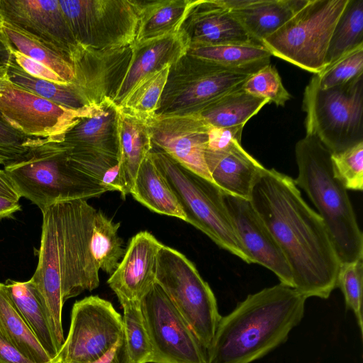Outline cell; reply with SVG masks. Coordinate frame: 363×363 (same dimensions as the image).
Wrapping results in <instances>:
<instances>
[{"mask_svg": "<svg viewBox=\"0 0 363 363\" xmlns=\"http://www.w3.org/2000/svg\"><path fill=\"white\" fill-rule=\"evenodd\" d=\"M172 65L167 64L142 78L118 107L143 119L157 112Z\"/></svg>", "mask_w": 363, "mask_h": 363, "instance_id": "obj_35", "label": "cell"}, {"mask_svg": "<svg viewBox=\"0 0 363 363\" xmlns=\"http://www.w3.org/2000/svg\"><path fill=\"white\" fill-rule=\"evenodd\" d=\"M251 38L257 43L276 32L308 0H223Z\"/></svg>", "mask_w": 363, "mask_h": 363, "instance_id": "obj_22", "label": "cell"}, {"mask_svg": "<svg viewBox=\"0 0 363 363\" xmlns=\"http://www.w3.org/2000/svg\"><path fill=\"white\" fill-rule=\"evenodd\" d=\"M21 209V206L18 201L0 196V219L11 217Z\"/></svg>", "mask_w": 363, "mask_h": 363, "instance_id": "obj_48", "label": "cell"}, {"mask_svg": "<svg viewBox=\"0 0 363 363\" xmlns=\"http://www.w3.org/2000/svg\"><path fill=\"white\" fill-rule=\"evenodd\" d=\"M162 243L147 231L130 240L118 267L107 283L121 304L140 302L155 283L157 255Z\"/></svg>", "mask_w": 363, "mask_h": 363, "instance_id": "obj_19", "label": "cell"}, {"mask_svg": "<svg viewBox=\"0 0 363 363\" xmlns=\"http://www.w3.org/2000/svg\"><path fill=\"white\" fill-rule=\"evenodd\" d=\"M118 108L111 99H105L92 113L82 117L69 128L62 143L70 148L94 150L118 157Z\"/></svg>", "mask_w": 363, "mask_h": 363, "instance_id": "obj_23", "label": "cell"}, {"mask_svg": "<svg viewBox=\"0 0 363 363\" xmlns=\"http://www.w3.org/2000/svg\"><path fill=\"white\" fill-rule=\"evenodd\" d=\"M150 152L181 205L185 221L202 231L220 247L247 264H253L233 228L223 191L164 152L152 147Z\"/></svg>", "mask_w": 363, "mask_h": 363, "instance_id": "obj_6", "label": "cell"}, {"mask_svg": "<svg viewBox=\"0 0 363 363\" xmlns=\"http://www.w3.org/2000/svg\"><path fill=\"white\" fill-rule=\"evenodd\" d=\"M7 66L0 65V84L6 77Z\"/></svg>", "mask_w": 363, "mask_h": 363, "instance_id": "obj_50", "label": "cell"}, {"mask_svg": "<svg viewBox=\"0 0 363 363\" xmlns=\"http://www.w3.org/2000/svg\"><path fill=\"white\" fill-rule=\"evenodd\" d=\"M244 126L216 128L210 126L206 150L218 152L228 149L235 141L241 142Z\"/></svg>", "mask_w": 363, "mask_h": 363, "instance_id": "obj_44", "label": "cell"}, {"mask_svg": "<svg viewBox=\"0 0 363 363\" xmlns=\"http://www.w3.org/2000/svg\"><path fill=\"white\" fill-rule=\"evenodd\" d=\"M224 201L233 228L253 264L266 267L281 283L294 288L289 265L250 200L224 193Z\"/></svg>", "mask_w": 363, "mask_h": 363, "instance_id": "obj_17", "label": "cell"}, {"mask_svg": "<svg viewBox=\"0 0 363 363\" xmlns=\"http://www.w3.org/2000/svg\"><path fill=\"white\" fill-rule=\"evenodd\" d=\"M316 75L321 89L342 85L363 75V45L347 52Z\"/></svg>", "mask_w": 363, "mask_h": 363, "instance_id": "obj_40", "label": "cell"}, {"mask_svg": "<svg viewBox=\"0 0 363 363\" xmlns=\"http://www.w3.org/2000/svg\"><path fill=\"white\" fill-rule=\"evenodd\" d=\"M98 106L75 111L26 91L7 77L0 84V119L29 138L62 142L69 128Z\"/></svg>", "mask_w": 363, "mask_h": 363, "instance_id": "obj_14", "label": "cell"}, {"mask_svg": "<svg viewBox=\"0 0 363 363\" xmlns=\"http://www.w3.org/2000/svg\"><path fill=\"white\" fill-rule=\"evenodd\" d=\"M187 53L231 69L258 70L270 63L271 53L259 44H230L189 48Z\"/></svg>", "mask_w": 363, "mask_h": 363, "instance_id": "obj_32", "label": "cell"}, {"mask_svg": "<svg viewBox=\"0 0 363 363\" xmlns=\"http://www.w3.org/2000/svg\"><path fill=\"white\" fill-rule=\"evenodd\" d=\"M302 189L322 218L340 264L363 257V234L347 190L334 174L331 152L314 135H306L295 145Z\"/></svg>", "mask_w": 363, "mask_h": 363, "instance_id": "obj_4", "label": "cell"}, {"mask_svg": "<svg viewBox=\"0 0 363 363\" xmlns=\"http://www.w3.org/2000/svg\"><path fill=\"white\" fill-rule=\"evenodd\" d=\"M20 197L42 211L62 201L99 197L106 189L74 167L62 142L40 138L18 160L4 167Z\"/></svg>", "mask_w": 363, "mask_h": 363, "instance_id": "obj_5", "label": "cell"}, {"mask_svg": "<svg viewBox=\"0 0 363 363\" xmlns=\"http://www.w3.org/2000/svg\"><path fill=\"white\" fill-rule=\"evenodd\" d=\"M250 200L279 245L294 288L306 298H328L337 287L340 262L322 218L303 199L294 179L265 168Z\"/></svg>", "mask_w": 363, "mask_h": 363, "instance_id": "obj_1", "label": "cell"}, {"mask_svg": "<svg viewBox=\"0 0 363 363\" xmlns=\"http://www.w3.org/2000/svg\"><path fill=\"white\" fill-rule=\"evenodd\" d=\"M269 103L267 99L252 95L240 87L223 95L199 114L212 127L245 126Z\"/></svg>", "mask_w": 363, "mask_h": 363, "instance_id": "obj_29", "label": "cell"}, {"mask_svg": "<svg viewBox=\"0 0 363 363\" xmlns=\"http://www.w3.org/2000/svg\"><path fill=\"white\" fill-rule=\"evenodd\" d=\"M11 58L12 55L9 43L0 29V65H9Z\"/></svg>", "mask_w": 363, "mask_h": 363, "instance_id": "obj_49", "label": "cell"}, {"mask_svg": "<svg viewBox=\"0 0 363 363\" xmlns=\"http://www.w3.org/2000/svg\"><path fill=\"white\" fill-rule=\"evenodd\" d=\"M38 139L24 135L0 119V164L4 167L18 160Z\"/></svg>", "mask_w": 363, "mask_h": 363, "instance_id": "obj_42", "label": "cell"}, {"mask_svg": "<svg viewBox=\"0 0 363 363\" xmlns=\"http://www.w3.org/2000/svg\"><path fill=\"white\" fill-rule=\"evenodd\" d=\"M130 194L155 213L186 220L181 205L157 167L150 152L140 165Z\"/></svg>", "mask_w": 363, "mask_h": 363, "instance_id": "obj_26", "label": "cell"}, {"mask_svg": "<svg viewBox=\"0 0 363 363\" xmlns=\"http://www.w3.org/2000/svg\"><path fill=\"white\" fill-rule=\"evenodd\" d=\"M11 55L16 63L30 75L58 84H69L43 64L26 56L10 45Z\"/></svg>", "mask_w": 363, "mask_h": 363, "instance_id": "obj_43", "label": "cell"}, {"mask_svg": "<svg viewBox=\"0 0 363 363\" xmlns=\"http://www.w3.org/2000/svg\"><path fill=\"white\" fill-rule=\"evenodd\" d=\"M205 161L212 182L223 193L249 200L255 182L265 169L238 140L223 151L206 150Z\"/></svg>", "mask_w": 363, "mask_h": 363, "instance_id": "obj_21", "label": "cell"}, {"mask_svg": "<svg viewBox=\"0 0 363 363\" xmlns=\"http://www.w3.org/2000/svg\"><path fill=\"white\" fill-rule=\"evenodd\" d=\"M96 209L85 199L54 203L43 210L38 262L30 279L60 351L65 338V302L99 285V268L90 251Z\"/></svg>", "mask_w": 363, "mask_h": 363, "instance_id": "obj_2", "label": "cell"}, {"mask_svg": "<svg viewBox=\"0 0 363 363\" xmlns=\"http://www.w3.org/2000/svg\"><path fill=\"white\" fill-rule=\"evenodd\" d=\"M137 2L138 24L133 45L179 32L193 0H145Z\"/></svg>", "mask_w": 363, "mask_h": 363, "instance_id": "obj_25", "label": "cell"}, {"mask_svg": "<svg viewBox=\"0 0 363 363\" xmlns=\"http://www.w3.org/2000/svg\"><path fill=\"white\" fill-rule=\"evenodd\" d=\"M121 305L123 309V335L131 363L152 362V349L140 302H126Z\"/></svg>", "mask_w": 363, "mask_h": 363, "instance_id": "obj_37", "label": "cell"}, {"mask_svg": "<svg viewBox=\"0 0 363 363\" xmlns=\"http://www.w3.org/2000/svg\"><path fill=\"white\" fill-rule=\"evenodd\" d=\"M123 334V318L112 303L98 296L76 301L59 363H92L104 357Z\"/></svg>", "mask_w": 363, "mask_h": 363, "instance_id": "obj_12", "label": "cell"}, {"mask_svg": "<svg viewBox=\"0 0 363 363\" xmlns=\"http://www.w3.org/2000/svg\"><path fill=\"white\" fill-rule=\"evenodd\" d=\"M348 0H308L305 6L273 34L262 41L277 57L318 74L335 24Z\"/></svg>", "mask_w": 363, "mask_h": 363, "instance_id": "obj_8", "label": "cell"}, {"mask_svg": "<svg viewBox=\"0 0 363 363\" xmlns=\"http://www.w3.org/2000/svg\"><path fill=\"white\" fill-rule=\"evenodd\" d=\"M0 29L13 48L43 64L66 82L74 81L73 64L64 52L8 23L0 21Z\"/></svg>", "mask_w": 363, "mask_h": 363, "instance_id": "obj_28", "label": "cell"}, {"mask_svg": "<svg viewBox=\"0 0 363 363\" xmlns=\"http://www.w3.org/2000/svg\"><path fill=\"white\" fill-rule=\"evenodd\" d=\"M155 279L206 350L222 317L208 284L185 255L164 245L157 252Z\"/></svg>", "mask_w": 363, "mask_h": 363, "instance_id": "obj_9", "label": "cell"}, {"mask_svg": "<svg viewBox=\"0 0 363 363\" xmlns=\"http://www.w3.org/2000/svg\"><path fill=\"white\" fill-rule=\"evenodd\" d=\"M120 223H115L101 211H96L92 223L90 251L98 267L110 276L125 254L118 235Z\"/></svg>", "mask_w": 363, "mask_h": 363, "instance_id": "obj_33", "label": "cell"}, {"mask_svg": "<svg viewBox=\"0 0 363 363\" xmlns=\"http://www.w3.org/2000/svg\"><path fill=\"white\" fill-rule=\"evenodd\" d=\"M306 298L279 283L249 294L221 317L206 363H251L283 344L304 315Z\"/></svg>", "mask_w": 363, "mask_h": 363, "instance_id": "obj_3", "label": "cell"}, {"mask_svg": "<svg viewBox=\"0 0 363 363\" xmlns=\"http://www.w3.org/2000/svg\"><path fill=\"white\" fill-rule=\"evenodd\" d=\"M0 363H34L16 348L0 331Z\"/></svg>", "mask_w": 363, "mask_h": 363, "instance_id": "obj_45", "label": "cell"}, {"mask_svg": "<svg viewBox=\"0 0 363 363\" xmlns=\"http://www.w3.org/2000/svg\"><path fill=\"white\" fill-rule=\"evenodd\" d=\"M92 363H131L128 354L124 335L123 334L116 345L104 357Z\"/></svg>", "mask_w": 363, "mask_h": 363, "instance_id": "obj_46", "label": "cell"}, {"mask_svg": "<svg viewBox=\"0 0 363 363\" xmlns=\"http://www.w3.org/2000/svg\"><path fill=\"white\" fill-rule=\"evenodd\" d=\"M334 174L347 190L363 189V141L331 154Z\"/></svg>", "mask_w": 363, "mask_h": 363, "instance_id": "obj_41", "label": "cell"}, {"mask_svg": "<svg viewBox=\"0 0 363 363\" xmlns=\"http://www.w3.org/2000/svg\"><path fill=\"white\" fill-rule=\"evenodd\" d=\"M179 31L187 41L189 49L259 44L251 38L223 0H193Z\"/></svg>", "mask_w": 363, "mask_h": 363, "instance_id": "obj_18", "label": "cell"}, {"mask_svg": "<svg viewBox=\"0 0 363 363\" xmlns=\"http://www.w3.org/2000/svg\"><path fill=\"white\" fill-rule=\"evenodd\" d=\"M67 147L68 159L74 167L91 177L108 191L121 192L118 157L94 150Z\"/></svg>", "mask_w": 363, "mask_h": 363, "instance_id": "obj_36", "label": "cell"}, {"mask_svg": "<svg viewBox=\"0 0 363 363\" xmlns=\"http://www.w3.org/2000/svg\"><path fill=\"white\" fill-rule=\"evenodd\" d=\"M153 363H206V350L155 281L140 301Z\"/></svg>", "mask_w": 363, "mask_h": 363, "instance_id": "obj_13", "label": "cell"}, {"mask_svg": "<svg viewBox=\"0 0 363 363\" xmlns=\"http://www.w3.org/2000/svg\"><path fill=\"white\" fill-rule=\"evenodd\" d=\"M116 133L121 186L120 193L125 199L130 192L140 164L153 146L146 120L120 107L118 108Z\"/></svg>", "mask_w": 363, "mask_h": 363, "instance_id": "obj_24", "label": "cell"}, {"mask_svg": "<svg viewBox=\"0 0 363 363\" xmlns=\"http://www.w3.org/2000/svg\"><path fill=\"white\" fill-rule=\"evenodd\" d=\"M0 21L60 50L72 64L86 50L75 40L58 0H0Z\"/></svg>", "mask_w": 363, "mask_h": 363, "instance_id": "obj_16", "label": "cell"}, {"mask_svg": "<svg viewBox=\"0 0 363 363\" xmlns=\"http://www.w3.org/2000/svg\"><path fill=\"white\" fill-rule=\"evenodd\" d=\"M75 40L87 50L130 47L135 40L136 0H58Z\"/></svg>", "mask_w": 363, "mask_h": 363, "instance_id": "obj_11", "label": "cell"}, {"mask_svg": "<svg viewBox=\"0 0 363 363\" xmlns=\"http://www.w3.org/2000/svg\"><path fill=\"white\" fill-rule=\"evenodd\" d=\"M6 77L16 86L67 109L84 111L96 106H89L72 83L58 84L34 77L22 69L13 57L7 67Z\"/></svg>", "mask_w": 363, "mask_h": 363, "instance_id": "obj_31", "label": "cell"}, {"mask_svg": "<svg viewBox=\"0 0 363 363\" xmlns=\"http://www.w3.org/2000/svg\"><path fill=\"white\" fill-rule=\"evenodd\" d=\"M151 363H153V362H151Z\"/></svg>", "mask_w": 363, "mask_h": 363, "instance_id": "obj_51", "label": "cell"}, {"mask_svg": "<svg viewBox=\"0 0 363 363\" xmlns=\"http://www.w3.org/2000/svg\"><path fill=\"white\" fill-rule=\"evenodd\" d=\"M303 110L306 135L318 138L331 154L363 141V75L321 89L316 74L305 88Z\"/></svg>", "mask_w": 363, "mask_h": 363, "instance_id": "obj_7", "label": "cell"}, {"mask_svg": "<svg viewBox=\"0 0 363 363\" xmlns=\"http://www.w3.org/2000/svg\"><path fill=\"white\" fill-rule=\"evenodd\" d=\"M0 196L16 201L21 198L4 169H0Z\"/></svg>", "mask_w": 363, "mask_h": 363, "instance_id": "obj_47", "label": "cell"}, {"mask_svg": "<svg viewBox=\"0 0 363 363\" xmlns=\"http://www.w3.org/2000/svg\"><path fill=\"white\" fill-rule=\"evenodd\" d=\"M363 257L355 261L340 264L336 286L342 291L345 306L354 314L362 335Z\"/></svg>", "mask_w": 363, "mask_h": 363, "instance_id": "obj_38", "label": "cell"}, {"mask_svg": "<svg viewBox=\"0 0 363 363\" xmlns=\"http://www.w3.org/2000/svg\"><path fill=\"white\" fill-rule=\"evenodd\" d=\"M145 120L152 146L212 182L205 161L210 125L199 113L155 114Z\"/></svg>", "mask_w": 363, "mask_h": 363, "instance_id": "obj_15", "label": "cell"}, {"mask_svg": "<svg viewBox=\"0 0 363 363\" xmlns=\"http://www.w3.org/2000/svg\"><path fill=\"white\" fill-rule=\"evenodd\" d=\"M257 70L231 69L186 53L169 69L155 114L199 113Z\"/></svg>", "mask_w": 363, "mask_h": 363, "instance_id": "obj_10", "label": "cell"}, {"mask_svg": "<svg viewBox=\"0 0 363 363\" xmlns=\"http://www.w3.org/2000/svg\"><path fill=\"white\" fill-rule=\"evenodd\" d=\"M362 45L363 0H348L332 33L325 60V67Z\"/></svg>", "mask_w": 363, "mask_h": 363, "instance_id": "obj_34", "label": "cell"}, {"mask_svg": "<svg viewBox=\"0 0 363 363\" xmlns=\"http://www.w3.org/2000/svg\"><path fill=\"white\" fill-rule=\"evenodd\" d=\"M0 331L3 335L34 363H54L43 348L14 303L4 283L0 282Z\"/></svg>", "mask_w": 363, "mask_h": 363, "instance_id": "obj_30", "label": "cell"}, {"mask_svg": "<svg viewBox=\"0 0 363 363\" xmlns=\"http://www.w3.org/2000/svg\"><path fill=\"white\" fill-rule=\"evenodd\" d=\"M188 50V43L180 31L164 38L131 45L128 62L112 101L118 106L142 78L167 64L174 65Z\"/></svg>", "mask_w": 363, "mask_h": 363, "instance_id": "obj_20", "label": "cell"}, {"mask_svg": "<svg viewBox=\"0 0 363 363\" xmlns=\"http://www.w3.org/2000/svg\"><path fill=\"white\" fill-rule=\"evenodd\" d=\"M242 89L252 95L266 99L277 106H285L291 98L283 85L277 69L270 63L252 74L242 84Z\"/></svg>", "mask_w": 363, "mask_h": 363, "instance_id": "obj_39", "label": "cell"}, {"mask_svg": "<svg viewBox=\"0 0 363 363\" xmlns=\"http://www.w3.org/2000/svg\"><path fill=\"white\" fill-rule=\"evenodd\" d=\"M5 285L11 301L43 348L54 363H59L57 357L60 350L40 300L30 281L8 279Z\"/></svg>", "mask_w": 363, "mask_h": 363, "instance_id": "obj_27", "label": "cell"}]
</instances>
